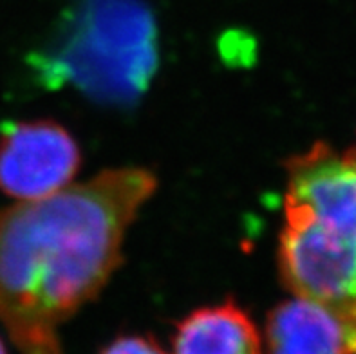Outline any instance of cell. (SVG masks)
Here are the masks:
<instances>
[{"instance_id": "obj_5", "label": "cell", "mask_w": 356, "mask_h": 354, "mask_svg": "<svg viewBox=\"0 0 356 354\" xmlns=\"http://www.w3.org/2000/svg\"><path fill=\"white\" fill-rule=\"evenodd\" d=\"M284 202L349 246L356 248V150L337 152L316 143L286 163Z\"/></svg>"}, {"instance_id": "obj_9", "label": "cell", "mask_w": 356, "mask_h": 354, "mask_svg": "<svg viewBox=\"0 0 356 354\" xmlns=\"http://www.w3.org/2000/svg\"><path fill=\"white\" fill-rule=\"evenodd\" d=\"M0 354H8V351H6L4 344H2V340H0Z\"/></svg>"}, {"instance_id": "obj_8", "label": "cell", "mask_w": 356, "mask_h": 354, "mask_svg": "<svg viewBox=\"0 0 356 354\" xmlns=\"http://www.w3.org/2000/svg\"><path fill=\"white\" fill-rule=\"evenodd\" d=\"M99 354H167L159 341L145 335H123L113 340Z\"/></svg>"}, {"instance_id": "obj_4", "label": "cell", "mask_w": 356, "mask_h": 354, "mask_svg": "<svg viewBox=\"0 0 356 354\" xmlns=\"http://www.w3.org/2000/svg\"><path fill=\"white\" fill-rule=\"evenodd\" d=\"M80 165L76 139L56 121H13L0 130V190L20 202L67 188Z\"/></svg>"}, {"instance_id": "obj_2", "label": "cell", "mask_w": 356, "mask_h": 354, "mask_svg": "<svg viewBox=\"0 0 356 354\" xmlns=\"http://www.w3.org/2000/svg\"><path fill=\"white\" fill-rule=\"evenodd\" d=\"M47 89L71 87L96 104L129 107L158 69V29L140 0H74L29 58Z\"/></svg>"}, {"instance_id": "obj_1", "label": "cell", "mask_w": 356, "mask_h": 354, "mask_svg": "<svg viewBox=\"0 0 356 354\" xmlns=\"http://www.w3.org/2000/svg\"><path fill=\"white\" fill-rule=\"evenodd\" d=\"M156 186L145 168H114L0 211V322L20 353L63 354L60 328L108 282Z\"/></svg>"}, {"instance_id": "obj_7", "label": "cell", "mask_w": 356, "mask_h": 354, "mask_svg": "<svg viewBox=\"0 0 356 354\" xmlns=\"http://www.w3.org/2000/svg\"><path fill=\"white\" fill-rule=\"evenodd\" d=\"M174 354H262V340L250 314L234 300L186 314L172 337Z\"/></svg>"}, {"instance_id": "obj_3", "label": "cell", "mask_w": 356, "mask_h": 354, "mask_svg": "<svg viewBox=\"0 0 356 354\" xmlns=\"http://www.w3.org/2000/svg\"><path fill=\"white\" fill-rule=\"evenodd\" d=\"M279 242L280 278L298 298L324 305L356 325V248L349 246L284 202Z\"/></svg>"}, {"instance_id": "obj_6", "label": "cell", "mask_w": 356, "mask_h": 354, "mask_svg": "<svg viewBox=\"0 0 356 354\" xmlns=\"http://www.w3.org/2000/svg\"><path fill=\"white\" fill-rule=\"evenodd\" d=\"M268 354H356V325L304 298L280 302L268 313Z\"/></svg>"}]
</instances>
